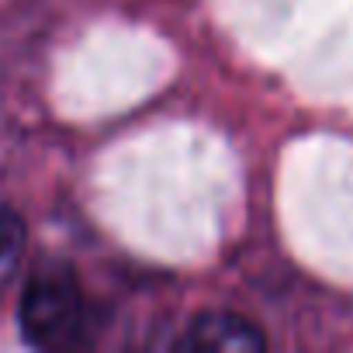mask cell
Returning <instances> with one entry per match:
<instances>
[{
	"mask_svg": "<svg viewBox=\"0 0 353 353\" xmlns=\"http://www.w3.org/2000/svg\"><path fill=\"white\" fill-rule=\"evenodd\" d=\"M80 284L66 267H42L21 294V332L35 346H63L80 329Z\"/></svg>",
	"mask_w": 353,
	"mask_h": 353,
	"instance_id": "1",
	"label": "cell"
},
{
	"mask_svg": "<svg viewBox=\"0 0 353 353\" xmlns=\"http://www.w3.org/2000/svg\"><path fill=\"white\" fill-rule=\"evenodd\" d=\"M267 346L256 322L236 312H201L188 332L176 339V350L194 353H260Z\"/></svg>",
	"mask_w": 353,
	"mask_h": 353,
	"instance_id": "2",
	"label": "cell"
},
{
	"mask_svg": "<svg viewBox=\"0 0 353 353\" xmlns=\"http://www.w3.org/2000/svg\"><path fill=\"white\" fill-rule=\"evenodd\" d=\"M25 253V222L14 208H0V288L11 281Z\"/></svg>",
	"mask_w": 353,
	"mask_h": 353,
	"instance_id": "3",
	"label": "cell"
}]
</instances>
